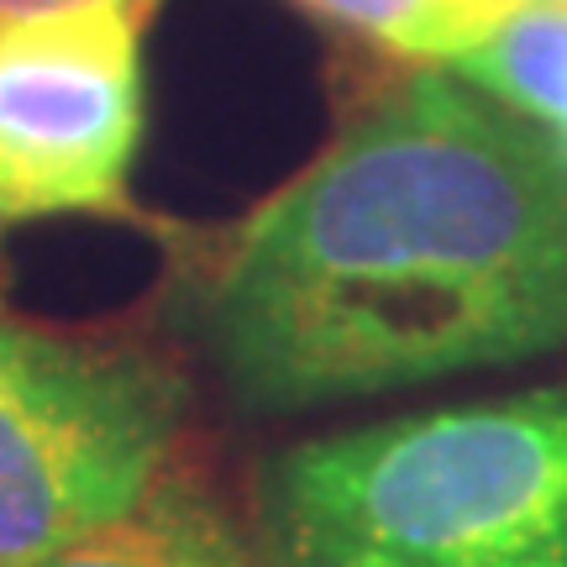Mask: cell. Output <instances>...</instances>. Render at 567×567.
I'll return each instance as SVG.
<instances>
[{
    "instance_id": "obj_1",
    "label": "cell",
    "mask_w": 567,
    "mask_h": 567,
    "mask_svg": "<svg viewBox=\"0 0 567 567\" xmlns=\"http://www.w3.org/2000/svg\"><path fill=\"white\" fill-rule=\"evenodd\" d=\"M200 337L252 415L567 352V163L520 116L415 74L237 226Z\"/></svg>"
},
{
    "instance_id": "obj_2",
    "label": "cell",
    "mask_w": 567,
    "mask_h": 567,
    "mask_svg": "<svg viewBox=\"0 0 567 567\" xmlns=\"http://www.w3.org/2000/svg\"><path fill=\"white\" fill-rule=\"evenodd\" d=\"M252 536L268 567H567V379L284 446Z\"/></svg>"
},
{
    "instance_id": "obj_3",
    "label": "cell",
    "mask_w": 567,
    "mask_h": 567,
    "mask_svg": "<svg viewBox=\"0 0 567 567\" xmlns=\"http://www.w3.org/2000/svg\"><path fill=\"white\" fill-rule=\"evenodd\" d=\"M184 394L132 347L0 316V567H48L168 473Z\"/></svg>"
},
{
    "instance_id": "obj_4",
    "label": "cell",
    "mask_w": 567,
    "mask_h": 567,
    "mask_svg": "<svg viewBox=\"0 0 567 567\" xmlns=\"http://www.w3.org/2000/svg\"><path fill=\"white\" fill-rule=\"evenodd\" d=\"M142 17L80 6L0 27V221L116 210L142 137Z\"/></svg>"
},
{
    "instance_id": "obj_5",
    "label": "cell",
    "mask_w": 567,
    "mask_h": 567,
    "mask_svg": "<svg viewBox=\"0 0 567 567\" xmlns=\"http://www.w3.org/2000/svg\"><path fill=\"white\" fill-rule=\"evenodd\" d=\"M48 567H268L252 526L195 473H163L132 515L84 536Z\"/></svg>"
},
{
    "instance_id": "obj_6",
    "label": "cell",
    "mask_w": 567,
    "mask_h": 567,
    "mask_svg": "<svg viewBox=\"0 0 567 567\" xmlns=\"http://www.w3.org/2000/svg\"><path fill=\"white\" fill-rule=\"evenodd\" d=\"M452 69L509 116L536 126L567 163V6H520L463 59H452Z\"/></svg>"
},
{
    "instance_id": "obj_7",
    "label": "cell",
    "mask_w": 567,
    "mask_h": 567,
    "mask_svg": "<svg viewBox=\"0 0 567 567\" xmlns=\"http://www.w3.org/2000/svg\"><path fill=\"white\" fill-rule=\"evenodd\" d=\"M305 11L337 21L358 38L394 48L405 59H457L473 42L442 0H300Z\"/></svg>"
},
{
    "instance_id": "obj_8",
    "label": "cell",
    "mask_w": 567,
    "mask_h": 567,
    "mask_svg": "<svg viewBox=\"0 0 567 567\" xmlns=\"http://www.w3.org/2000/svg\"><path fill=\"white\" fill-rule=\"evenodd\" d=\"M80 6H122V11L147 21V11H153L158 0H0V27H6V21L53 17V11H80Z\"/></svg>"
},
{
    "instance_id": "obj_9",
    "label": "cell",
    "mask_w": 567,
    "mask_h": 567,
    "mask_svg": "<svg viewBox=\"0 0 567 567\" xmlns=\"http://www.w3.org/2000/svg\"><path fill=\"white\" fill-rule=\"evenodd\" d=\"M526 6H567V0H526Z\"/></svg>"
}]
</instances>
